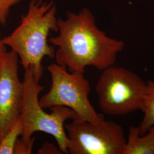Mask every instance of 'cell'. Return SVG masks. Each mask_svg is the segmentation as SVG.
Wrapping results in <instances>:
<instances>
[{
    "mask_svg": "<svg viewBox=\"0 0 154 154\" xmlns=\"http://www.w3.org/2000/svg\"><path fill=\"white\" fill-rule=\"evenodd\" d=\"M6 46H5L4 45L2 44V38H1V33L0 32V53H3L4 51H6Z\"/></svg>",
    "mask_w": 154,
    "mask_h": 154,
    "instance_id": "cell-14",
    "label": "cell"
},
{
    "mask_svg": "<svg viewBox=\"0 0 154 154\" xmlns=\"http://www.w3.org/2000/svg\"><path fill=\"white\" fill-rule=\"evenodd\" d=\"M1 53H0V57H1Z\"/></svg>",
    "mask_w": 154,
    "mask_h": 154,
    "instance_id": "cell-15",
    "label": "cell"
},
{
    "mask_svg": "<svg viewBox=\"0 0 154 154\" xmlns=\"http://www.w3.org/2000/svg\"><path fill=\"white\" fill-rule=\"evenodd\" d=\"M70 154H123L126 138L123 127L105 118L93 123L78 118L65 125Z\"/></svg>",
    "mask_w": 154,
    "mask_h": 154,
    "instance_id": "cell-6",
    "label": "cell"
},
{
    "mask_svg": "<svg viewBox=\"0 0 154 154\" xmlns=\"http://www.w3.org/2000/svg\"><path fill=\"white\" fill-rule=\"evenodd\" d=\"M21 0H0V23L5 25L10 11Z\"/></svg>",
    "mask_w": 154,
    "mask_h": 154,
    "instance_id": "cell-11",
    "label": "cell"
},
{
    "mask_svg": "<svg viewBox=\"0 0 154 154\" xmlns=\"http://www.w3.org/2000/svg\"><path fill=\"white\" fill-rule=\"evenodd\" d=\"M51 77L49 91L39 99L45 109L64 106L72 109L77 118L83 121L96 123L105 118L96 112L88 99L90 84L83 73L69 72L65 66L53 63L48 67Z\"/></svg>",
    "mask_w": 154,
    "mask_h": 154,
    "instance_id": "cell-5",
    "label": "cell"
},
{
    "mask_svg": "<svg viewBox=\"0 0 154 154\" xmlns=\"http://www.w3.org/2000/svg\"><path fill=\"white\" fill-rule=\"evenodd\" d=\"M32 67L25 70L23 74V98L21 114L23 121V140L29 142L34 132L41 131L52 135L58 147L64 154H69V139L65 131V122L77 118L75 113L64 106H53L47 113L39 103V94L44 89L39 84Z\"/></svg>",
    "mask_w": 154,
    "mask_h": 154,
    "instance_id": "cell-3",
    "label": "cell"
},
{
    "mask_svg": "<svg viewBox=\"0 0 154 154\" xmlns=\"http://www.w3.org/2000/svg\"><path fill=\"white\" fill-rule=\"evenodd\" d=\"M34 141L35 138L34 137L29 142L18 138L14 148L13 154H32Z\"/></svg>",
    "mask_w": 154,
    "mask_h": 154,
    "instance_id": "cell-12",
    "label": "cell"
},
{
    "mask_svg": "<svg viewBox=\"0 0 154 154\" xmlns=\"http://www.w3.org/2000/svg\"><path fill=\"white\" fill-rule=\"evenodd\" d=\"M57 11L53 1L31 0L20 25L10 35L2 38V44L20 58L24 70L32 67L39 79L43 75L44 58L55 57V49L49 45L48 36L51 31L58 32Z\"/></svg>",
    "mask_w": 154,
    "mask_h": 154,
    "instance_id": "cell-2",
    "label": "cell"
},
{
    "mask_svg": "<svg viewBox=\"0 0 154 154\" xmlns=\"http://www.w3.org/2000/svg\"><path fill=\"white\" fill-rule=\"evenodd\" d=\"M143 119L138 126L140 134L143 135L154 126V81L149 80L147 82V90L141 110Z\"/></svg>",
    "mask_w": 154,
    "mask_h": 154,
    "instance_id": "cell-9",
    "label": "cell"
},
{
    "mask_svg": "<svg viewBox=\"0 0 154 154\" xmlns=\"http://www.w3.org/2000/svg\"><path fill=\"white\" fill-rule=\"evenodd\" d=\"M123 154H154V126L143 135L138 127H130Z\"/></svg>",
    "mask_w": 154,
    "mask_h": 154,
    "instance_id": "cell-8",
    "label": "cell"
},
{
    "mask_svg": "<svg viewBox=\"0 0 154 154\" xmlns=\"http://www.w3.org/2000/svg\"><path fill=\"white\" fill-rule=\"evenodd\" d=\"M18 57L12 50L0 57V142L21 114L23 83L18 77Z\"/></svg>",
    "mask_w": 154,
    "mask_h": 154,
    "instance_id": "cell-7",
    "label": "cell"
},
{
    "mask_svg": "<svg viewBox=\"0 0 154 154\" xmlns=\"http://www.w3.org/2000/svg\"><path fill=\"white\" fill-rule=\"evenodd\" d=\"M58 35L49 39L58 47L56 63L70 72L83 73L88 66L99 70L114 66L118 53L124 49L121 40L112 38L97 27L95 18L88 9L69 12L66 19L58 18Z\"/></svg>",
    "mask_w": 154,
    "mask_h": 154,
    "instance_id": "cell-1",
    "label": "cell"
},
{
    "mask_svg": "<svg viewBox=\"0 0 154 154\" xmlns=\"http://www.w3.org/2000/svg\"><path fill=\"white\" fill-rule=\"evenodd\" d=\"M23 121L21 115L16 123L7 132L0 142V154H13L18 139L23 132Z\"/></svg>",
    "mask_w": 154,
    "mask_h": 154,
    "instance_id": "cell-10",
    "label": "cell"
},
{
    "mask_svg": "<svg viewBox=\"0 0 154 154\" xmlns=\"http://www.w3.org/2000/svg\"><path fill=\"white\" fill-rule=\"evenodd\" d=\"M146 90L147 82L137 74L114 66L103 70L96 86L100 109L111 116L141 111Z\"/></svg>",
    "mask_w": 154,
    "mask_h": 154,
    "instance_id": "cell-4",
    "label": "cell"
},
{
    "mask_svg": "<svg viewBox=\"0 0 154 154\" xmlns=\"http://www.w3.org/2000/svg\"><path fill=\"white\" fill-rule=\"evenodd\" d=\"M37 153L38 154H63L58 146L57 147L54 144L49 142H45L37 150Z\"/></svg>",
    "mask_w": 154,
    "mask_h": 154,
    "instance_id": "cell-13",
    "label": "cell"
}]
</instances>
